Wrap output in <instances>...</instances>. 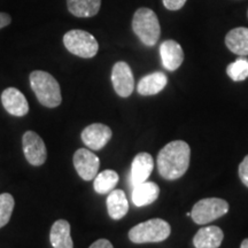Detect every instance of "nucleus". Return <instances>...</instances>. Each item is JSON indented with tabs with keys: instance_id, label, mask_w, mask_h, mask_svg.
Listing matches in <instances>:
<instances>
[{
	"instance_id": "1",
	"label": "nucleus",
	"mask_w": 248,
	"mask_h": 248,
	"mask_svg": "<svg viewBox=\"0 0 248 248\" xmlns=\"http://www.w3.org/2000/svg\"><path fill=\"white\" fill-rule=\"evenodd\" d=\"M191 150L187 142L173 140L167 144L157 155L156 164L161 177L167 181L181 178L190 166Z\"/></svg>"
},
{
	"instance_id": "2",
	"label": "nucleus",
	"mask_w": 248,
	"mask_h": 248,
	"mask_svg": "<svg viewBox=\"0 0 248 248\" xmlns=\"http://www.w3.org/2000/svg\"><path fill=\"white\" fill-rule=\"evenodd\" d=\"M30 85L43 106L55 108L61 104V89L58 80L51 74L35 70L30 74Z\"/></svg>"
},
{
	"instance_id": "3",
	"label": "nucleus",
	"mask_w": 248,
	"mask_h": 248,
	"mask_svg": "<svg viewBox=\"0 0 248 248\" xmlns=\"http://www.w3.org/2000/svg\"><path fill=\"white\" fill-rule=\"evenodd\" d=\"M132 30L142 44L154 46L161 35L159 18L152 9L146 7L139 8L133 15Z\"/></svg>"
},
{
	"instance_id": "4",
	"label": "nucleus",
	"mask_w": 248,
	"mask_h": 248,
	"mask_svg": "<svg viewBox=\"0 0 248 248\" xmlns=\"http://www.w3.org/2000/svg\"><path fill=\"white\" fill-rule=\"evenodd\" d=\"M170 233L171 226L168 222L161 218H153L133 226L129 231V239L133 244L161 243L168 239Z\"/></svg>"
},
{
	"instance_id": "5",
	"label": "nucleus",
	"mask_w": 248,
	"mask_h": 248,
	"mask_svg": "<svg viewBox=\"0 0 248 248\" xmlns=\"http://www.w3.org/2000/svg\"><path fill=\"white\" fill-rule=\"evenodd\" d=\"M63 44L71 54L83 59L95 57L99 44L94 36L84 30H70L63 36Z\"/></svg>"
},
{
	"instance_id": "6",
	"label": "nucleus",
	"mask_w": 248,
	"mask_h": 248,
	"mask_svg": "<svg viewBox=\"0 0 248 248\" xmlns=\"http://www.w3.org/2000/svg\"><path fill=\"white\" fill-rule=\"evenodd\" d=\"M229 212L228 201L219 198H206L198 201L191 212V217L194 223L199 225L208 224L224 216Z\"/></svg>"
},
{
	"instance_id": "7",
	"label": "nucleus",
	"mask_w": 248,
	"mask_h": 248,
	"mask_svg": "<svg viewBox=\"0 0 248 248\" xmlns=\"http://www.w3.org/2000/svg\"><path fill=\"white\" fill-rule=\"evenodd\" d=\"M23 153L28 162L35 167L43 166L47 157L45 142L33 131H27L22 139Z\"/></svg>"
},
{
	"instance_id": "8",
	"label": "nucleus",
	"mask_w": 248,
	"mask_h": 248,
	"mask_svg": "<svg viewBox=\"0 0 248 248\" xmlns=\"http://www.w3.org/2000/svg\"><path fill=\"white\" fill-rule=\"evenodd\" d=\"M111 83L120 97L128 98L135 89V78L131 68L126 62L120 61L114 64L111 70Z\"/></svg>"
},
{
	"instance_id": "9",
	"label": "nucleus",
	"mask_w": 248,
	"mask_h": 248,
	"mask_svg": "<svg viewBox=\"0 0 248 248\" xmlns=\"http://www.w3.org/2000/svg\"><path fill=\"white\" fill-rule=\"evenodd\" d=\"M74 166L80 178L84 181H91L98 175L100 160L90 150L79 148L74 154Z\"/></svg>"
},
{
	"instance_id": "10",
	"label": "nucleus",
	"mask_w": 248,
	"mask_h": 248,
	"mask_svg": "<svg viewBox=\"0 0 248 248\" xmlns=\"http://www.w3.org/2000/svg\"><path fill=\"white\" fill-rule=\"evenodd\" d=\"M111 135V130L106 124L93 123L83 130L80 137L90 150L100 151L110 140Z\"/></svg>"
},
{
	"instance_id": "11",
	"label": "nucleus",
	"mask_w": 248,
	"mask_h": 248,
	"mask_svg": "<svg viewBox=\"0 0 248 248\" xmlns=\"http://www.w3.org/2000/svg\"><path fill=\"white\" fill-rule=\"evenodd\" d=\"M2 106L11 115L22 117L29 111V104L20 90L8 88L1 93Z\"/></svg>"
},
{
	"instance_id": "12",
	"label": "nucleus",
	"mask_w": 248,
	"mask_h": 248,
	"mask_svg": "<svg viewBox=\"0 0 248 248\" xmlns=\"http://www.w3.org/2000/svg\"><path fill=\"white\" fill-rule=\"evenodd\" d=\"M160 55L163 67L169 71L177 70L184 61V52L176 40L168 39L160 46Z\"/></svg>"
},
{
	"instance_id": "13",
	"label": "nucleus",
	"mask_w": 248,
	"mask_h": 248,
	"mask_svg": "<svg viewBox=\"0 0 248 248\" xmlns=\"http://www.w3.org/2000/svg\"><path fill=\"white\" fill-rule=\"evenodd\" d=\"M153 169L154 160L151 154L142 152V153L136 155L132 161L131 175H130V181H131L132 186H137L141 183L147 182Z\"/></svg>"
},
{
	"instance_id": "14",
	"label": "nucleus",
	"mask_w": 248,
	"mask_h": 248,
	"mask_svg": "<svg viewBox=\"0 0 248 248\" xmlns=\"http://www.w3.org/2000/svg\"><path fill=\"white\" fill-rule=\"evenodd\" d=\"M223 231L218 226L210 225L201 228L193 238L195 248H218L222 245Z\"/></svg>"
},
{
	"instance_id": "15",
	"label": "nucleus",
	"mask_w": 248,
	"mask_h": 248,
	"mask_svg": "<svg viewBox=\"0 0 248 248\" xmlns=\"http://www.w3.org/2000/svg\"><path fill=\"white\" fill-rule=\"evenodd\" d=\"M225 45L232 53L248 55V28L239 27L230 30L225 37Z\"/></svg>"
},
{
	"instance_id": "16",
	"label": "nucleus",
	"mask_w": 248,
	"mask_h": 248,
	"mask_svg": "<svg viewBox=\"0 0 248 248\" xmlns=\"http://www.w3.org/2000/svg\"><path fill=\"white\" fill-rule=\"evenodd\" d=\"M49 241L53 248H74L70 235V224L66 219H58L49 232Z\"/></svg>"
},
{
	"instance_id": "17",
	"label": "nucleus",
	"mask_w": 248,
	"mask_h": 248,
	"mask_svg": "<svg viewBox=\"0 0 248 248\" xmlns=\"http://www.w3.org/2000/svg\"><path fill=\"white\" fill-rule=\"evenodd\" d=\"M167 83H168V78H167L166 74L161 73V71H155L150 75L144 76L139 80L137 91L141 95H154L162 91L166 88Z\"/></svg>"
},
{
	"instance_id": "18",
	"label": "nucleus",
	"mask_w": 248,
	"mask_h": 248,
	"mask_svg": "<svg viewBox=\"0 0 248 248\" xmlns=\"http://www.w3.org/2000/svg\"><path fill=\"white\" fill-rule=\"evenodd\" d=\"M160 187L153 182H144L133 186L132 202L137 207H144L153 203L159 198Z\"/></svg>"
},
{
	"instance_id": "19",
	"label": "nucleus",
	"mask_w": 248,
	"mask_h": 248,
	"mask_svg": "<svg viewBox=\"0 0 248 248\" xmlns=\"http://www.w3.org/2000/svg\"><path fill=\"white\" fill-rule=\"evenodd\" d=\"M107 210L110 218L121 219L129 212V202L122 190H113L107 197Z\"/></svg>"
},
{
	"instance_id": "20",
	"label": "nucleus",
	"mask_w": 248,
	"mask_h": 248,
	"mask_svg": "<svg viewBox=\"0 0 248 248\" xmlns=\"http://www.w3.org/2000/svg\"><path fill=\"white\" fill-rule=\"evenodd\" d=\"M67 6L68 11L74 16L88 18L98 14L101 7V0H67Z\"/></svg>"
},
{
	"instance_id": "21",
	"label": "nucleus",
	"mask_w": 248,
	"mask_h": 248,
	"mask_svg": "<svg viewBox=\"0 0 248 248\" xmlns=\"http://www.w3.org/2000/svg\"><path fill=\"white\" fill-rule=\"evenodd\" d=\"M119 179L120 177L116 171H114V170H104V171L95 176L93 187L99 194H108L115 188L117 183H119Z\"/></svg>"
},
{
	"instance_id": "22",
	"label": "nucleus",
	"mask_w": 248,
	"mask_h": 248,
	"mask_svg": "<svg viewBox=\"0 0 248 248\" xmlns=\"http://www.w3.org/2000/svg\"><path fill=\"white\" fill-rule=\"evenodd\" d=\"M226 74L234 82H243L248 78V60L245 58L237 59L226 68Z\"/></svg>"
},
{
	"instance_id": "23",
	"label": "nucleus",
	"mask_w": 248,
	"mask_h": 248,
	"mask_svg": "<svg viewBox=\"0 0 248 248\" xmlns=\"http://www.w3.org/2000/svg\"><path fill=\"white\" fill-rule=\"evenodd\" d=\"M14 198L9 193L0 194V229L5 226L11 219L14 209Z\"/></svg>"
},
{
	"instance_id": "24",
	"label": "nucleus",
	"mask_w": 248,
	"mask_h": 248,
	"mask_svg": "<svg viewBox=\"0 0 248 248\" xmlns=\"http://www.w3.org/2000/svg\"><path fill=\"white\" fill-rule=\"evenodd\" d=\"M238 172H239L240 181L243 182V184L248 187V155L245 156L243 162L239 164V168H238Z\"/></svg>"
},
{
	"instance_id": "25",
	"label": "nucleus",
	"mask_w": 248,
	"mask_h": 248,
	"mask_svg": "<svg viewBox=\"0 0 248 248\" xmlns=\"http://www.w3.org/2000/svg\"><path fill=\"white\" fill-rule=\"evenodd\" d=\"M163 6L169 11H179L185 5L186 0H162Z\"/></svg>"
},
{
	"instance_id": "26",
	"label": "nucleus",
	"mask_w": 248,
	"mask_h": 248,
	"mask_svg": "<svg viewBox=\"0 0 248 248\" xmlns=\"http://www.w3.org/2000/svg\"><path fill=\"white\" fill-rule=\"evenodd\" d=\"M89 248H114V247L109 240L99 239L97 241H94V243H93Z\"/></svg>"
},
{
	"instance_id": "27",
	"label": "nucleus",
	"mask_w": 248,
	"mask_h": 248,
	"mask_svg": "<svg viewBox=\"0 0 248 248\" xmlns=\"http://www.w3.org/2000/svg\"><path fill=\"white\" fill-rule=\"evenodd\" d=\"M12 22V17L6 13H0V29L7 27Z\"/></svg>"
},
{
	"instance_id": "28",
	"label": "nucleus",
	"mask_w": 248,
	"mask_h": 248,
	"mask_svg": "<svg viewBox=\"0 0 248 248\" xmlns=\"http://www.w3.org/2000/svg\"><path fill=\"white\" fill-rule=\"evenodd\" d=\"M240 248H248V238H247V239H245L243 243H241Z\"/></svg>"
},
{
	"instance_id": "29",
	"label": "nucleus",
	"mask_w": 248,
	"mask_h": 248,
	"mask_svg": "<svg viewBox=\"0 0 248 248\" xmlns=\"http://www.w3.org/2000/svg\"><path fill=\"white\" fill-rule=\"evenodd\" d=\"M247 15H248V12H247Z\"/></svg>"
}]
</instances>
